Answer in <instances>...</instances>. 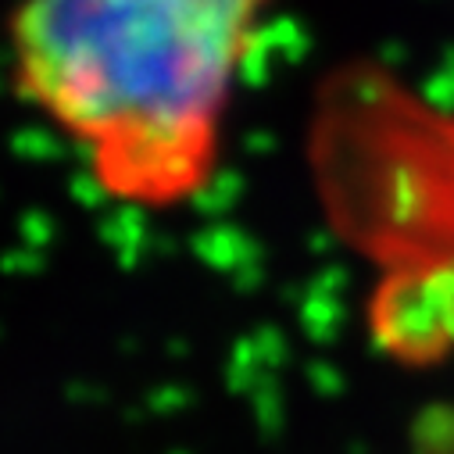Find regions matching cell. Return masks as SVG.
<instances>
[{
	"label": "cell",
	"mask_w": 454,
	"mask_h": 454,
	"mask_svg": "<svg viewBox=\"0 0 454 454\" xmlns=\"http://www.w3.org/2000/svg\"><path fill=\"white\" fill-rule=\"evenodd\" d=\"M276 0H15L19 100L137 211L190 204L215 179L233 97Z\"/></svg>",
	"instance_id": "1"
},
{
	"label": "cell",
	"mask_w": 454,
	"mask_h": 454,
	"mask_svg": "<svg viewBox=\"0 0 454 454\" xmlns=\"http://www.w3.org/2000/svg\"><path fill=\"white\" fill-rule=\"evenodd\" d=\"M311 172L333 230L376 272L372 344L401 365L454 358V111L376 61L315 104Z\"/></svg>",
	"instance_id": "2"
}]
</instances>
